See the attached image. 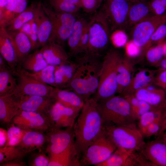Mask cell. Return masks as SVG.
<instances>
[{"mask_svg":"<svg viewBox=\"0 0 166 166\" xmlns=\"http://www.w3.org/2000/svg\"><path fill=\"white\" fill-rule=\"evenodd\" d=\"M104 124L97 101L92 97L85 101L73 126L74 147L80 159L103 133Z\"/></svg>","mask_w":166,"mask_h":166,"instance_id":"1","label":"cell"},{"mask_svg":"<svg viewBox=\"0 0 166 166\" xmlns=\"http://www.w3.org/2000/svg\"><path fill=\"white\" fill-rule=\"evenodd\" d=\"M100 57L84 54L77 59V68L66 87L77 94L85 102L95 94L98 88L102 62Z\"/></svg>","mask_w":166,"mask_h":166,"instance_id":"2","label":"cell"},{"mask_svg":"<svg viewBox=\"0 0 166 166\" xmlns=\"http://www.w3.org/2000/svg\"><path fill=\"white\" fill-rule=\"evenodd\" d=\"M123 57L117 50L112 49L104 56L102 62L99 85L92 97L97 101L109 98L117 93V68Z\"/></svg>","mask_w":166,"mask_h":166,"instance_id":"3","label":"cell"},{"mask_svg":"<svg viewBox=\"0 0 166 166\" xmlns=\"http://www.w3.org/2000/svg\"><path fill=\"white\" fill-rule=\"evenodd\" d=\"M104 124L121 125L136 123L128 101L122 96L114 95L97 101Z\"/></svg>","mask_w":166,"mask_h":166,"instance_id":"4","label":"cell"},{"mask_svg":"<svg viewBox=\"0 0 166 166\" xmlns=\"http://www.w3.org/2000/svg\"><path fill=\"white\" fill-rule=\"evenodd\" d=\"M103 133L117 147L128 151H140L146 143L136 123L117 125L104 124Z\"/></svg>","mask_w":166,"mask_h":166,"instance_id":"5","label":"cell"},{"mask_svg":"<svg viewBox=\"0 0 166 166\" xmlns=\"http://www.w3.org/2000/svg\"><path fill=\"white\" fill-rule=\"evenodd\" d=\"M89 40L87 53L101 56L110 40L111 30L102 11H97L88 22Z\"/></svg>","mask_w":166,"mask_h":166,"instance_id":"6","label":"cell"},{"mask_svg":"<svg viewBox=\"0 0 166 166\" xmlns=\"http://www.w3.org/2000/svg\"><path fill=\"white\" fill-rule=\"evenodd\" d=\"M43 8L51 22L52 29L49 42L61 45L70 35L77 18L75 14L57 12L50 6L42 3Z\"/></svg>","mask_w":166,"mask_h":166,"instance_id":"7","label":"cell"},{"mask_svg":"<svg viewBox=\"0 0 166 166\" xmlns=\"http://www.w3.org/2000/svg\"><path fill=\"white\" fill-rule=\"evenodd\" d=\"M131 1L103 0L100 10L107 20L111 31H123L126 29L128 13Z\"/></svg>","mask_w":166,"mask_h":166,"instance_id":"8","label":"cell"},{"mask_svg":"<svg viewBox=\"0 0 166 166\" xmlns=\"http://www.w3.org/2000/svg\"><path fill=\"white\" fill-rule=\"evenodd\" d=\"M117 148L103 133L88 147L80 158V166H97L106 160Z\"/></svg>","mask_w":166,"mask_h":166,"instance_id":"9","label":"cell"},{"mask_svg":"<svg viewBox=\"0 0 166 166\" xmlns=\"http://www.w3.org/2000/svg\"><path fill=\"white\" fill-rule=\"evenodd\" d=\"M45 133L47 142L45 152L49 157L59 154L74 146L73 127L51 128Z\"/></svg>","mask_w":166,"mask_h":166,"instance_id":"10","label":"cell"},{"mask_svg":"<svg viewBox=\"0 0 166 166\" xmlns=\"http://www.w3.org/2000/svg\"><path fill=\"white\" fill-rule=\"evenodd\" d=\"M15 76L18 77V87L14 92L18 97L38 95L53 98L55 87L44 83L28 76L20 70Z\"/></svg>","mask_w":166,"mask_h":166,"instance_id":"11","label":"cell"},{"mask_svg":"<svg viewBox=\"0 0 166 166\" xmlns=\"http://www.w3.org/2000/svg\"><path fill=\"white\" fill-rule=\"evenodd\" d=\"M166 23V13L153 15L140 22L132 28V41L141 49L144 48L157 28Z\"/></svg>","mask_w":166,"mask_h":166,"instance_id":"12","label":"cell"},{"mask_svg":"<svg viewBox=\"0 0 166 166\" xmlns=\"http://www.w3.org/2000/svg\"><path fill=\"white\" fill-rule=\"evenodd\" d=\"M11 123L23 129L45 133L52 128L48 116L20 109Z\"/></svg>","mask_w":166,"mask_h":166,"instance_id":"13","label":"cell"},{"mask_svg":"<svg viewBox=\"0 0 166 166\" xmlns=\"http://www.w3.org/2000/svg\"><path fill=\"white\" fill-rule=\"evenodd\" d=\"M80 111L55 101L48 115L52 128L73 127Z\"/></svg>","mask_w":166,"mask_h":166,"instance_id":"14","label":"cell"},{"mask_svg":"<svg viewBox=\"0 0 166 166\" xmlns=\"http://www.w3.org/2000/svg\"><path fill=\"white\" fill-rule=\"evenodd\" d=\"M139 152L152 166H166V143L161 138L146 143Z\"/></svg>","mask_w":166,"mask_h":166,"instance_id":"15","label":"cell"},{"mask_svg":"<svg viewBox=\"0 0 166 166\" xmlns=\"http://www.w3.org/2000/svg\"><path fill=\"white\" fill-rule=\"evenodd\" d=\"M55 101L51 97L38 95L21 97L19 109L35 112L48 116L50 110Z\"/></svg>","mask_w":166,"mask_h":166,"instance_id":"16","label":"cell"},{"mask_svg":"<svg viewBox=\"0 0 166 166\" xmlns=\"http://www.w3.org/2000/svg\"><path fill=\"white\" fill-rule=\"evenodd\" d=\"M36 25L40 47H42L49 40L52 25L49 17L44 11L41 2L37 3L34 18Z\"/></svg>","mask_w":166,"mask_h":166,"instance_id":"17","label":"cell"},{"mask_svg":"<svg viewBox=\"0 0 166 166\" xmlns=\"http://www.w3.org/2000/svg\"><path fill=\"white\" fill-rule=\"evenodd\" d=\"M7 32L18 62V70L20 69L21 64L32 50V44L28 36L20 30Z\"/></svg>","mask_w":166,"mask_h":166,"instance_id":"18","label":"cell"},{"mask_svg":"<svg viewBox=\"0 0 166 166\" xmlns=\"http://www.w3.org/2000/svg\"><path fill=\"white\" fill-rule=\"evenodd\" d=\"M139 164L137 152L117 148L106 160L97 166H139Z\"/></svg>","mask_w":166,"mask_h":166,"instance_id":"19","label":"cell"},{"mask_svg":"<svg viewBox=\"0 0 166 166\" xmlns=\"http://www.w3.org/2000/svg\"><path fill=\"white\" fill-rule=\"evenodd\" d=\"M20 97L14 94L0 96V122L3 126L9 125L19 109Z\"/></svg>","mask_w":166,"mask_h":166,"instance_id":"20","label":"cell"},{"mask_svg":"<svg viewBox=\"0 0 166 166\" xmlns=\"http://www.w3.org/2000/svg\"><path fill=\"white\" fill-rule=\"evenodd\" d=\"M47 142V136L45 132L28 130L17 146L28 154L35 150L45 151Z\"/></svg>","mask_w":166,"mask_h":166,"instance_id":"21","label":"cell"},{"mask_svg":"<svg viewBox=\"0 0 166 166\" xmlns=\"http://www.w3.org/2000/svg\"><path fill=\"white\" fill-rule=\"evenodd\" d=\"M40 50L48 65L57 66L69 60V55L63 46L55 42H48Z\"/></svg>","mask_w":166,"mask_h":166,"instance_id":"22","label":"cell"},{"mask_svg":"<svg viewBox=\"0 0 166 166\" xmlns=\"http://www.w3.org/2000/svg\"><path fill=\"white\" fill-rule=\"evenodd\" d=\"M0 52L13 73L15 75L18 63L8 33L4 26H0Z\"/></svg>","mask_w":166,"mask_h":166,"instance_id":"23","label":"cell"},{"mask_svg":"<svg viewBox=\"0 0 166 166\" xmlns=\"http://www.w3.org/2000/svg\"><path fill=\"white\" fill-rule=\"evenodd\" d=\"M154 15L147 2L137 0L131 1L126 29L132 28L140 22Z\"/></svg>","mask_w":166,"mask_h":166,"instance_id":"24","label":"cell"},{"mask_svg":"<svg viewBox=\"0 0 166 166\" xmlns=\"http://www.w3.org/2000/svg\"><path fill=\"white\" fill-rule=\"evenodd\" d=\"M53 98L66 106L80 111L85 102L77 94L69 89L55 88Z\"/></svg>","mask_w":166,"mask_h":166,"instance_id":"25","label":"cell"},{"mask_svg":"<svg viewBox=\"0 0 166 166\" xmlns=\"http://www.w3.org/2000/svg\"><path fill=\"white\" fill-rule=\"evenodd\" d=\"M133 94L139 100L156 109L163 108L166 99L165 91L160 88L155 91H150L144 87L137 90Z\"/></svg>","mask_w":166,"mask_h":166,"instance_id":"26","label":"cell"},{"mask_svg":"<svg viewBox=\"0 0 166 166\" xmlns=\"http://www.w3.org/2000/svg\"><path fill=\"white\" fill-rule=\"evenodd\" d=\"M77 66V61L71 62L68 60L55 66L54 75L56 88H66L74 75Z\"/></svg>","mask_w":166,"mask_h":166,"instance_id":"27","label":"cell"},{"mask_svg":"<svg viewBox=\"0 0 166 166\" xmlns=\"http://www.w3.org/2000/svg\"><path fill=\"white\" fill-rule=\"evenodd\" d=\"M154 78L152 71L146 69L139 71L132 77L129 85L122 93V96L133 94L137 90L152 84Z\"/></svg>","mask_w":166,"mask_h":166,"instance_id":"28","label":"cell"},{"mask_svg":"<svg viewBox=\"0 0 166 166\" xmlns=\"http://www.w3.org/2000/svg\"><path fill=\"white\" fill-rule=\"evenodd\" d=\"M28 0H8L5 8L0 15V26L4 27L27 8Z\"/></svg>","mask_w":166,"mask_h":166,"instance_id":"29","label":"cell"},{"mask_svg":"<svg viewBox=\"0 0 166 166\" xmlns=\"http://www.w3.org/2000/svg\"><path fill=\"white\" fill-rule=\"evenodd\" d=\"M132 68L130 62L126 58L123 57L117 68V93H122L130 83Z\"/></svg>","mask_w":166,"mask_h":166,"instance_id":"30","label":"cell"},{"mask_svg":"<svg viewBox=\"0 0 166 166\" xmlns=\"http://www.w3.org/2000/svg\"><path fill=\"white\" fill-rule=\"evenodd\" d=\"M49 158L48 166H80V159L74 146L59 154Z\"/></svg>","mask_w":166,"mask_h":166,"instance_id":"31","label":"cell"},{"mask_svg":"<svg viewBox=\"0 0 166 166\" xmlns=\"http://www.w3.org/2000/svg\"><path fill=\"white\" fill-rule=\"evenodd\" d=\"M8 66L0 67V96L13 94L18 87L17 80Z\"/></svg>","mask_w":166,"mask_h":166,"instance_id":"32","label":"cell"},{"mask_svg":"<svg viewBox=\"0 0 166 166\" xmlns=\"http://www.w3.org/2000/svg\"><path fill=\"white\" fill-rule=\"evenodd\" d=\"M36 4L32 3L25 10L9 22L5 27L6 30L8 32L19 30L25 23L33 19Z\"/></svg>","mask_w":166,"mask_h":166,"instance_id":"33","label":"cell"},{"mask_svg":"<svg viewBox=\"0 0 166 166\" xmlns=\"http://www.w3.org/2000/svg\"><path fill=\"white\" fill-rule=\"evenodd\" d=\"M87 22L82 18H77L72 32L67 40L70 53L73 55L76 56L79 54L81 38Z\"/></svg>","mask_w":166,"mask_h":166,"instance_id":"34","label":"cell"},{"mask_svg":"<svg viewBox=\"0 0 166 166\" xmlns=\"http://www.w3.org/2000/svg\"><path fill=\"white\" fill-rule=\"evenodd\" d=\"M48 65L40 50H36L28 56L21 64L20 68L22 66V69L35 72L40 71Z\"/></svg>","mask_w":166,"mask_h":166,"instance_id":"35","label":"cell"},{"mask_svg":"<svg viewBox=\"0 0 166 166\" xmlns=\"http://www.w3.org/2000/svg\"><path fill=\"white\" fill-rule=\"evenodd\" d=\"M55 69V66L48 65L44 69L37 72L30 73L21 68L18 70L38 81L56 88L54 75Z\"/></svg>","mask_w":166,"mask_h":166,"instance_id":"36","label":"cell"},{"mask_svg":"<svg viewBox=\"0 0 166 166\" xmlns=\"http://www.w3.org/2000/svg\"><path fill=\"white\" fill-rule=\"evenodd\" d=\"M28 154L18 146L0 148V164L8 161L23 159Z\"/></svg>","mask_w":166,"mask_h":166,"instance_id":"37","label":"cell"},{"mask_svg":"<svg viewBox=\"0 0 166 166\" xmlns=\"http://www.w3.org/2000/svg\"><path fill=\"white\" fill-rule=\"evenodd\" d=\"M163 108L155 109L148 112L142 115L137 120V127L144 137L148 127L157 117L162 114Z\"/></svg>","mask_w":166,"mask_h":166,"instance_id":"38","label":"cell"},{"mask_svg":"<svg viewBox=\"0 0 166 166\" xmlns=\"http://www.w3.org/2000/svg\"><path fill=\"white\" fill-rule=\"evenodd\" d=\"M7 126V141L6 146H17L21 141L26 132L28 130L22 129L12 123H10Z\"/></svg>","mask_w":166,"mask_h":166,"instance_id":"39","label":"cell"},{"mask_svg":"<svg viewBox=\"0 0 166 166\" xmlns=\"http://www.w3.org/2000/svg\"><path fill=\"white\" fill-rule=\"evenodd\" d=\"M49 6L54 10L59 12L75 14L81 8L61 0H48Z\"/></svg>","mask_w":166,"mask_h":166,"instance_id":"40","label":"cell"},{"mask_svg":"<svg viewBox=\"0 0 166 166\" xmlns=\"http://www.w3.org/2000/svg\"><path fill=\"white\" fill-rule=\"evenodd\" d=\"M45 151L30 153L28 164L30 166H48L50 159Z\"/></svg>","mask_w":166,"mask_h":166,"instance_id":"41","label":"cell"},{"mask_svg":"<svg viewBox=\"0 0 166 166\" xmlns=\"http://www.w3.org/2000/svg\"><path fill=\"white\" fill-rule=\"evenodd\" d=\"M164 57L163 47L162 42L150 47L146 53L148 61L152 63L159 62Z\"/></svg>","mask_w":166,"mask_h":166,"instance_id":"42","label":"cell"},{"mask_svg":"<svg viewBox=\"0 0 166 166\" xmlns=\"http://www.w3.org/2000/svg\"><path fill=\"white\" fill-rule=\"evenodd\" d=\"M166 38V23L160 26L154 32L148 42L144 48L147 49L154 44H157L162 42Z\"/></svg>","mask_w":166,"mask_h":166,"instance_id":"43","label":"cell"},{"mask_svg":"<svg viewBox=\"0 0 166 166\" xmlns=\"http://www.w3.org/2000/svg\"><path fill=\"white\" fill-rule=\"evenodd\" d=\"M147 2L154 15H160L166 13V0H148Z\"/></svg>","mask_w":166,"mask_h":166,"instance_id":"44","label":"cell"},{"mask_svg":"<svg viewBox=\"0 0 166 166\" xmlns=\"http://www.w3.org/2000/svg\"><path fill=\"white\" fill-rule=\"evenodd\" d=\"M162 114L157 117L148 127L145 137L148 138L155 136H157L162 126Z\"/></svg>","mask_w":166,"mask_h":166,"instance_id":"45","label":"cell"},{"mask_svg":"<svg viewBox=\"0 0 166 166\" xmlns=\"http://www.w3.org/2000/svg\"><path fill=\"white\" fill-rule=\"evenodd\" d=\"M104 0H81V8L87 13H95Z\"/></svg>","mask_w":166,"mask_h":166,"instance_id":"46","label":"cell"},{"mask_svg":"<svg viewBox=\"0 0 166 166\" xmlns=\"http://www.w3.org/2000/svg\"><path fill=\"white\" fill-rule=\"evenodd\" d=\"M89 40L88 22H87L84 27L81 37L79 48V54L87 53Z\"/></svg>","mask_w":166,"mask_h":166,"instance_id":"47","label":"cell"},{"mask_svg":"<svg viewBox=\"0 0 166 166\" xmlns=\"http://www.w3.org/2000/svg\"><path fill=\"white\" fill-rule=\"evenodd\" d=\"M29 37L32 44V50L40 47L37 27L34 18L31 21V30Z\"/></svg>","mask_w":166,"mask_h":166,"instance_id":"48","label":"cell"},{"mask_svg":"<svg viewBox=\"0 0 166 166\" xmlns=\"http://www.w3.org/2000/svg\"><path fill=\"white\" fill-rule=\"evenodd\" d=\"M115 32L113 37L114 44L117 47L124 46L127 42L126 35L122 31L118 30Z\"/></svg>","mask_w":166,"mask_h":166,"instance_id":"49","label":"cell"},{"mask_svg":"<svg viewBox=\"0 0 166 166\" xmlns=\"http://www.w3.org/2000/svg\"><path fill=\"white\" fill-rule=\"evenodd\" d=\"M155 84L163 89L166 94V69L162 70L155 77Z\"/></svg>","mask_w":166,"mask_h":166,"instance_id":"50","label":"cell"},{"mask_svg":"<svg viewBox=\"0 0 166 166\" xmlns=\"http://www.w3.org/2000/svg\"><path fill=\"white\" fill-rule=\"evenodd\" d=\"M126 52L130 57H135L138 55L141 50V49L136 46L132 41L127 44Z\"/></svg>","mask_w":166,"mask_h":166,"instance_id":"51","label":"cell"},{"mask_svg":"<svg viewBox=\"0 0 166 166\" xmlns=\"http://www.w3.org/2000/svg\"><path fill=\"white\" fill-rule=\"evenodd\" d=\"M162 124L160 132L157 137H161L166 130V99L163 107L162 114Z\"/></svg>","mask_w":166,"mask_h":166,"instance_id":"52","label":"cell"},{"mask_svg":"<svg viewBox=\"0 0 166 166\" xmlns=\"http://www.w3.org/2000/svg\"><path fill=\"white\" fill-rule=\"evenodd\" d=\"M23 159H18L0 164V166H26L27 165Z\"/></svg>","mask_w":166,"mask_h":166,"instance_id":"53","label":"cell"},{"mask_svg":"<svg viewBox=\"0 0 166 166\" xmlns=\"http://www.w3.org/2000/svg\"><path fill=\"white\" fill-rule=\"evenodd\" d=\"M7 141V130L2 128H0V148L6 146Z\"/></svg>","mask_w":166,"mask_h":166,"instance_id":"54","label":"cell"},{"mask_svg":"<svg viewBox=\"0 0 166 166\" xmlns=\"http://www.w3.org/2000/svg\"><path fill=\"white\" fill-rule=\"evenodd\" d=\"M31 21L25 23L19 30L25 33L28 37L30 32Z\"/></svg>","mask_w":166,"mask_h":166,"instance_id":"55","label":"cell"},{"mask_svg":"<svg viewBox=\"0 0 166 166\" xmlns=\"http://www.w3.org/2000/svg\"><path fill=\"white\" fill-rule=\"evenodd\" d=\"M69 4L77 6L81 8V0H61Z\"/></svg>","mask_w":166,"mask_h":166,"instance_id":"56","label":"cell"},{"mask_svg":"<svg viewBox=\"0 0 166 166\" xmlns=\"http://www.w3.org/2000/svg\"><path fill=\"white\" fill-rule=\"evenodd\" d=\"M8 0H0V15L4 11L7 4Z\"/></svg>","mask_w":166,"mask_h":166,"instance_id":"57","label":"cell"},{"mask_svg":"<svg viewBox=\"0 0 166 166\" xmlns=\"http://www.w3.org/2000/svg\"><path fill=\"white\" fill-rule=\"evenodd\" d=\"M159 62L162 69H166V57H164Z\"/></svg>","mask_w":166,"mask_h":166,"instance_id":"58","label":"cell"},{"mask_svg":"<svg viewBox=\"0 0 166 166\" xmlns=\"http://www.w3.org/2000/svg\"><path fill=\"white\" fill-rule=\"evenodd\" d=\"M162 43L163 47L164 57H166V38Z\"/></svg>","mask_w":166,"mask_h":166,"instance_id":"59","label":"cell"},{"mask_svg":"<svg viewBox=\"0 0 166 166\" xmlns=\"http://www.w3.org/2000/svg\"><path fill=\"white\" fill-rule=\"evenodd\" d=\"M163 141L166 143V130H165L161 137Z\"/></svg>","mask_w":166,"mask_h":166,"instance_id":"60","label":"cell"},{"mask_svg":"<svg viewBox=\"0 0 166 166\" xmlns=\"http://www.w3.org/2000/svg\"><path fill=\"white\" fill-rule=\"evenodd\" d=\"M138 1H142L143 2H147L148 0H137Z\"/></svg>","mask_w":166,"mask_h":166,"instance_id":"61","label":"cell"},{"mask_svg":"<svg viewBox=\"0 0 166 166\" xmlns=\"http://www.w3.org/2000/svg\"><path fill=\"white\" fill-rule=\"evenodd\" d=\"M128 0V1H132V0Z\"/></svg>","mask_w":166,"mask_h":166,"instance_id":"62","label":"cell"}]
</instances>
